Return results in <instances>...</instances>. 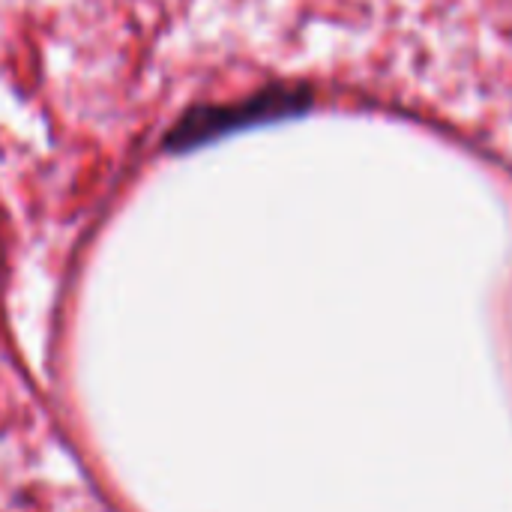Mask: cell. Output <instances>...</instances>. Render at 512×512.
Returning <instances> with one entry per match:
<instances>
[{
    "instance_id": "6da1fadb",
    "label": "cell",
    "mask_w": 512,
    "mask_h": 512,
    "mask_svg": "<svg viewBox=\"0 0 512 512\" xmlns=\"http://www.w3.org/2000/svg\"><path fill=\"white\" fill-rule=\"evenodd\" d=\"M306 105L303 93L294 90H276V93H261L249 102L231 105V108H198L192 114H186L177 129L168 135V147L171 150H189L198 147L216 135L243 129L249 123H261V120H273V117H285L294 114Z\"/></svg>"
}]
</instances>
